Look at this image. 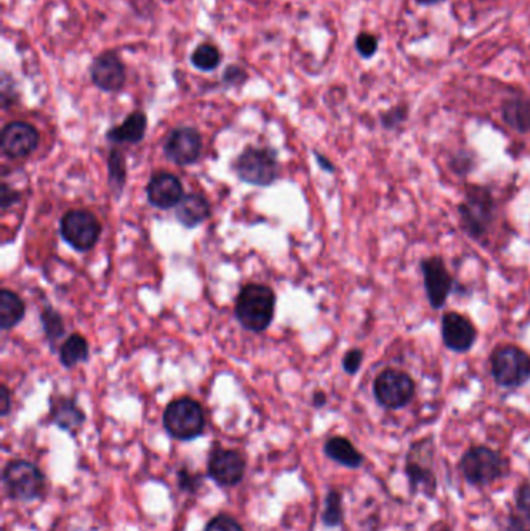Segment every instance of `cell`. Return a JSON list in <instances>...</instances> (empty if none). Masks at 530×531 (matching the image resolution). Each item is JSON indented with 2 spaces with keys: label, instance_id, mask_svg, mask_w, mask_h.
Listing matches in <instances>:
<instances>
[{
  "label": "cell",
  "instance_id": "obj_1",
  "mask_svg": "<svg viewBox=\"0 0 530 531\" xmlns=\"http://www.w3.org/2000/svg\"><path fill=\"white\" fill-rule=\"evenodd\" d=\"M457 212L462 230L474 241H479L486 237L494 223L496 200L493 198L490 188L468 185L463 193V200L457 207Z\"/></svg>",
  "mask_w": 530,
  "mask_h": 531
},
{
  "label": "cell",
  "instance_id": "obj_2",
  "mask_svg": "<svg viewBox=\"0 0 530 531\" xmlns=\"http://www.w3.org/2000/svg\"><path fill=\"white\" fill-rule=\"evenodd\" d=\"M459 469L471 487H488L510 472V460L488 446H471L463 452Z\"/></svg>",
  "mask_w": 530,
  "mask_h": 531
},
{
  "label": "cell",
  "instance_id": "obj_3",
  "mask_svg": "<svg viewBox=\"0 0 530 531\" xmlns=\"http://www.w3.org/2000/svg\"><path fill=\"white\" fill-rule=\"evenodd\" d=\"M274 311V291L265 285L249 283L238 295L235 316L238 322L249 332H265L273 324Z\"/></svg>",
  "mask_w": 530,
  "mask_h": 531
},
{
  "label": "cell",
  "instance_id": "obj_4",
  "mask_svg": "<svg viewBox=\"0 0 530 531\" xmlns=\"http://www.w3.org/2000/svg\"><path fill=\"white\" fill-rule=\"evenodd\" d=\"M436 446L432 437L422 438L411 444L405 458V474L412 494H423L432 499L437 493V475L434 469Z\"/></svg>",
  "mask_w": 530,
  "mask_h": 531
},
{
  "label": "cell",
  "instance_id": "obj_5",
  "mask_svg": "<svg viewBox=\"0 0 530 531\" xmlns=\"http://www.w3.org/2000/svg\"><path fill=\"white\" fill-rule=\"evenodd\" d=\"M490 370L499 387H521L530 381V355L517 345H498L490 355Z\"/></svg>",
  "mask_w": 530,
  "mask_h": 531
},
{
  "label": "cell",
  "instance_id": "obj_6",
  "mask_svg": "<svg viewBox=\"0 0 530 531\" xmlns=\"http://www.w3.org/2000/svg\"><path fill=\"white\" fill-rule=\"evenodd\" d=\"M163 427L170 437L190 441L201 437L206 427L204 410L198 401L179 398L171 401L163 412Z\"/></svg>",
  "mask_w": 530,
  "mask_h": 531
},
{
  "label": "cell",
  "instance_id": "obj_7",
  "mask_svg": "<svg viewBox=\"0 0 530 531\" xmlns=\"http://www.w3.org/2000/svg\"><path fill=\"white\" fill-rule=\"evenodd\" d=\"M2 481L8 497L20 502H32L44 494L45 475L28 460H12L2 472Z\"/></svg>",
  "mask_w": 530,
  "mask_h": 531
},
{
  "label": "cell",
  "instance_id": "obj_8",
  "mask_svg": "<svg viewBox=\"0 0 530 531\" xmlns=\"http://www.w3.org/2000/svg\"><path fill=\"white\" fill-rule=\"evenodd\" d=\"M233 169L238 177L246 184L266 187L279 176L277 152L271 148L248 146L233 162Z\"/></svg>",
  "mask_w": 530,
  "mask_h": 531
},
{
  "label": "cell",
  "instance_id": "obj_9",
  "mask_svg": "<svg viewBox=\"0 0 530 531\" xmlns=\"http://www.w3.org/2000/svg\"><path fill=\"white\" fill-rule=\"evenodd\" d=\"M374 396L376 402L389 410L407 406L415 396V382L406 371L386 369L375 378Z\"/></svg>",
  "mask_w": 530,
  "mask_h": 531
},
{
  "label": "cell",
  "instance_id": "obj_10",
  "mask_svg": "<svg viewBox=\"0 0 530 531\" xmlns=\"http://www.w3.org/2000/svg\"><path fill=\"white\" fill-rule=\"evenodd\" d=\"M59 231L64 241L78 252L94 249L100 238L101 225L94 213L88 210H70L61 218Z\"/></svg>",
  "mask_w": 530,
  "mask_h": 531
},
{
  "label": "cell",
  "instance_id": "obj_11",
  "mask_svg": "<svg viewBox=\"0 0 530 531\" xmlns=\"http://www.w3.org/2000/svg\"><path fill=\"white\" fill-rule=\"evenodd\" d=\"M423 274L424 291L432 309H442L455 288V280L449 274L442 256H426L420 262Z\"/></svg>",
  "mask_w": 530,
  "mask_h": 531
},
{
  "label": "cell",
  "instance_id": "obj_12",
  "mask_svg": "<svg viewBox=\"0 0 530 531\" xmlns=\"http://www.w3.org/2000/svg\"><path fill=\"white\" fill-rule=\"evenodd\" d=\"M246 460L232 449L217 448L210 452L207 462V474L219 487H237L244 479Z\"/></svg>",
  "mask_w": 530,
  "mask_h": 531
},
{
  "label": "cell",
  "instance_id": "obj_13",
  "mask_svg": "<svg viewBox=\"0 0 530 531\" xmlns=\"http://www.w3.org/2000/svg\"><path fill=\"white\" fill-rule=\"evenodd\" d=\"M89 74L95 86L107 94L120 92L125 86V64L115 51H107L97 55L91 64Z\"/></svg>",
  "mask_w": 530,
  "mask_h": 531
},
{
  "label": "cell",
  "instance_id": "obj_14",
  "mask_svg": "<svg viewBox=\"0 0 530 531\" xmlns=\"http://www.w3.org/2000/svg\"><path fill=\"white\" fill-rule=\"evenodd\" d=\"M201 150H202V137L200 132L187 126L176 128L170 132L163 144L165 156L169 157V160L181 167L196 162L200 159Z\"/></svg>",
  "mask_w": 530,
  "mask_h": 531
},
{
  "label": "cell",
  "instance_id": "obj_15",
  "mask_svg": "<svg viewBox=\"0 0 530 531\" xmlns=\"http://www.w3.org/2000/svg\"><path fill=\"white\" fill-rule=\"evenodd\" d=\"M442 340L448 350L468 353L478 340V330L467 316L448 311L442 317Z\"/></svg>",
  "mask_w": 530,
  "mask_h": 531
},
{
  "label": "cell",
  "instance_id": "obj_16",
  "mask_svg": "<svg viewBox=\"0 0 530 531\" xmlns=\"http://www.w3.org/2000/svg\"><path fill=\"white\" fill-rule=\"evenodd\" d=\"M38 144V129L26 121H12L2 131V152L10 159L28 157Z\"/></svg>",
  "mask_w": 530,
  "mask_h": 531
},
{
  "label": "cell",
  "instance_id": "obj_17",
  "mask_svg": "<svg viewBox=\"0 0 530 531\" xmlns=\"http://www.w3.org/2000/svg\"><path fill=\"white\" fill-rule=\"evenodd\" d=\"M146 198L151 206L162 210L178 207L184 198L182 182L171 173L161 171L151 177L146 185Z\"/></svg>",
  "mask_w": 530,
  "mask_h": 531
},
{
  "label": "cell",
  "instance_id": "obj_18",
  "mask_svg": "<svg viewBox=\"0 0 530 531\" xmlns=\"http://www.w3.org/2000/svg\"><path fill=\"white\" fill-rule=\"evenodd\" d=\"M210 216V204L201 193H188L176 207V218L187 229H194Z\"/></svg>",
  "mask_w": 530,
  "mask_h": 531
},
{
  "label": "cell",
  "instance_id": "obj_19",
  "mask_svg": "<svg viewBox=\"0 0 530 531\" xmlns=\"http://www.w3.org/2000/svg\"><path fill=\"white\" fill-rule=\"evenodd\" d=\"M148 128V119L142 111H134L123 123L114 126L107 131V138L113 144H140Z\"/></svg>",
  "mask_w": 530,
  "mask_h": 531
},
{
  "label": "cell",
  "instance_id": "obj_20",
  "mask_svg": "<svg viewBox=\"0 0 530 531\" xmlns=\"http://www.w3.org/2000/svg\"><path fill=\"white\" fill-rule=\"evenodd\" d=\"M505 125L519 134L530 132V97L518 95L502 103L501 107Z\"/></svg>",
  "mask_w": 530,
  "mask_h": 531
},
{
  "label": "cell",
  "instance_id": "obj_21",
  "mask_svg": "<svg viewBox=\"0 0 530 531\" xmlns=\"http://www.w3.org/2000/svg\"><path fill=\"white\" fill-rule=\"evenodd\" d=\"M324 452L330 460L336 462L344 468H361L362 463H364V456L356 449L355 444L352 443L349 438L331 437L324 444Z\"/></svg>",
  "mask_w": 530,
  "mask_h": 531
},
{
  "label": "cell",
  "instance_id": "obj_22",
  "mask_svg": "<svg viewBox=\"0 0 530 531\" xmlns=\"http://www.w3.org/2000/svg\"><path fill=\"white\" fill-rule=\"evenodd\" d=\"M51 423L63 429V431L75 432L84 425L86 415L82 409L78 407L75 401L63 400L57 401L51 404Z\"/></svg>",
  "mask_w": 530,
  "mask_h": 531
},
{
  "label": "cell",
  "instance_id": "obj_23",
  "mask_svg": "<svg viewBox=\"0 0 530 531\" xmlns=\"http://www.w3.org/2000/svg\"><path fill=\"white\" fill-rule=\"evenodd\" d=\"M26 316V303L20 295L10 291L2 289L0 291V328L2 330H12L24 319Z\"/></svg>",
  "mask_w": 530,
  "mask_h": 531
},
{
  "label": "cell",
  "instance_id": "obj_24",
  "mask_svg": "<svg viewBox=\"0 0 530 531\" xmlns=\"http://www.w3.org/2000/svg\"><path fill=\"white\" fill-rule=\"evenodd\" d=\"M89 359V344L82 334H72L59 350V361L66 369L75 367L76 363H86Z\"/></svg>",
  "mask_w": 530,
  "mask_h": 531
},
{
  "label": "cell",
  "instance_id": "obj_25",
  "mask_svg": "<svg viewBox=\"0 0 530 531\" xmlns=\"http://www.w3.org/2000/svg\"><path fill=\"white\" fill-rule=\"evenodd\" d=\"M190 61L194 64V69L201 72H213L219 67L221 64V53L218 49L212 44H201L194 49Z\"/></svg>",
  "mask_w": 530,
  "mask_h": 531
},
{
  "label": "cell",
  "instance_id": "obj_26",
  "mask_svg": "<svg viewBox=\"0 0 530 531\" xmlns=\"http://www.w3.org/2000/svg\"><path fill=\"white\" fill-rule=\"evenodd\" d=\"M344 522L343 496L336 489H331L325 496L322 524L328 528H335Z\"/></svg>",
  "mask_w": 530,
  "mask_h": 531
},
{
  "label": "cell",
  "instance_id": "obj_27",
  "mask_svg": "<svg viewBox=\"0 0 530 531\" xmlns=\"http://www.w3.org/2000/svg\"><path fill=\"white\" fill-rule=\"evenodd\" d=\"M109 184L114 190V193L120 194L125 187L126 182V162L125 157L119 150L111 151L109 154Z\"/></svg>",
  "mask_w": 530,
  "mask_h": 531
},
{
  "label": "cell",
  "instance_id": "obj_28",
  "mask_svg": "<svg viewBox=\"0 0 530 531\" xmlns=\"http://www.w3.org/2000/svg\"><path fill=\"white\" fill-rule=\"evenodd\" d=\"M41 322L44 326L45 336L49 338L51 344H55L57 340L63 338L64 320L61 314L55 311L53 308H44V311L41 313Z\"/></svg>",
  "mask_w": 530,
  "mask_h": 531
},
{
  "label": "cell",
  "instance_id": "obj_29",
  "mask_svg": "<svg viewBox=\"0 0 530 531\" xmlns=\"http://www.w3.org/2000/svg\"><path fill=\"white\" fill-rule=\"evenodd\" d=\"M407 113H409V111H407L406 105L391 107L386 113H381V125H383V128H386L387 131H393V129H397L405 123L407 120Z\"/></svg>",
  "mask_w": 530,
  "mask_h": 531
},
{
  "label": "cell",
  "instance_id": "obj_30",
  "mask_svg": "<svg viewBox=\"0 0 530 531\" xmlns=\"http://www.w3.org/2000/svg\"><path fill=\"white\" fill-rule=\"evenodd\" d=\"M355 49L360 53V57L370 59L378 51V38L372 33H360L355 39Z\"/></svg>",
  "mask_w": 530,
  "mask_h": 531
},
{
  "label": "cell",
  "instance_id": "obj_31",
  "mask_svg": "<svg viewBox=\"0 0 530 531\" xmlns=\"http://www.w3.org/2000/svg\"><path fill=\"white\" fill-rule=\"evenodd\" d=\"M515 505L517 514L530 524V481L526 480L515 491Z\"/></svg>",
  "mask_w": 530,
  "mask_h": 531
},
{
  "label": "cell",
  "instance_id": "obj_32",
  "mask_svg": "<svg viewBox=\"0 0 530 531\" xmlns=\"http://www.w3.org/2000/svg\"><path fill=\"white\" fill-rule=\"evenodd\" d=\"M204 531H244V528L237 519L227 514H218L209 520Z\"/></svg>",
  "mask_w": 530,
  "mask_h": 531
},
{
  "label": "cell",
  "instance_id": "obj_33",
  "mask_svg": "<svg viewBox=\"0 0 530 531\" xmlns=\"http://www.w3.org/2000/svg\"><path fill=\"white\" fill-rule=\"evenodd\" d=\"M474 163H476V160H474L473 154L462 151V152H457L453 156L449 167L455 171V175L465 176L473 171Z\"/></svg>",
  "mask_w": 530,
  "mask_h": 531
},
{
  "label": "cell",
  "instance_id": "obj_34",
  "mask_svg": "<svg viewBox=\"0 0 530 531\" xmlns=\"http://www.w3.org/2000/svg\"><path fill=\"white\" fill-rule=\"evenodd\" d=\"M364 353L360 348H352L343 357V369L347 375H356L361 369Z\"/></svg>",
  "mask_w": 530,
  "mask_h": 531
},
{
  "label": "cell",
  "instance_id": "obj_35",
  "mask_svg": "<svg viewBox=\"0 0 530 531\" xmlns=\"http://www.w3.org/2000/svg\"><path fill=\"white\" fill-rule=\"evenodd\" d=\"M246 80H248V74L241 67H238V66H229L225 70V75H223V82L227 84V86H240Z\"/></svg>",
  "mask_w": 530,
  "mask_h": 531
},
{
  "label": "cell",
  "instance_id": "obj_36",
  "mask_svg": "<svg viewBox=\"0 0 530 531\" xmlns=\"http://www.w3.org/2000/svg\"><path fill=\"white\" fill-rule=\"evenodd\" d=\"M178 479H179V487H181L184 491H187V493H194V491L198 489V487H200L201 479H198L196 475L190 474L186 469L179 471Z\"/></svg>",
  "mask_w": 530,
  "mask_h": 531
},
{
  "label": "cell",
  "instance_id": "obj_37",
  "mask_svg": "<svg viewBox=\"0 0 530 531\" xmlns=\"http://www.w3.org/2000/svg\"><path fill=\"white\" fill-rule=\"evenodd\" d=\"M501 531H530V524L523 518H519L517 512H511L510 516L505 519L504 527Z\"/></svg>",
  "mask_w": 530,
  "mask_h": 531
},
{
  "label": "cell",
  "instance_id": "obj_38",
  "mask_svg": "<svg viewBox=\"0 0 530 531\" xmlns=\"http://www.w3.org/2000/svg\"><path fill=\"white\" fill-rule=\"evenodd\" d=\"M20 199V191H16L10 187L8 184H2V191H0V204L2 208L7 210L8 207L14 206Z\"/></svg>",
  "mask_w": 530,
  "mask_h": 531
},
{
  "label": "cell",
  "instance_id": "obj_39",
  "mask_svg": "<svg viewBox=\"0 0 530 531\" xmlns=\"http://www.w3.org/2000/svg\"><path fill=\"white\" fill-rule=\"evenodd\" d=\"M12 409V396H10V390L7 386H4L0 390V413L2 417H7Z\"/></svg>",
  "mask_w": 530,
  "mask_h": 531
},
{
  "label": "cell",
  "instance_id": "obj_40",
  "mask_svg": "<svg viewBox=\"0 0 530 531\" xmlns=\"http://www.w3.org/2000/svg\"><path fill=\"white\" fill-rule=\"evenodd\" d=\"M316 160H318L319 167L325 169V171H328V173H333V171H335V165H333L327 157L322 156V154L316 152Z\"/></svg>",
  "mask_w": 530,
  "mask_h": 531
},
{
  "label": "cell",
  "instance_id": "obj_41",
  "mask_svg": "<svg viewBox=\"0 0 530 531\" xmlns=\"http://www.w3.org/2000/svg\"><path fill=\"white\" fill-rule=\"evenodd\" d=\"M327 404V394L324 392H316L312 394V406L324 407Z\"/></svg>",
  "mask_w": 530,
  "mask_h": 531
},
{
  "label": "cell",
  "instance_id": "obj_42",
  "mask_svg": "<svg viewBox=\"0 0 530 531\" xmlns=\"http://www.w3.org/2000/svg\"><path fill=\"white\" fill-rule=\"evenodd\" d=\"M442 2H445V0H415V4L420 7H434V5H439Z\"/></svg>",
  "mask_w": 530,
  "mask_h": 531
},
{
  "label": "cell",
  "instance_id": "obj_43",
  "mask_svg": "<svg viewBox=\"0 0 530 531\" xmlns=\"http://www.w3.org/2000/svg\"><path fill=\"white\" fill-rule=\"evenodd\" d=\"M431 531H451V530H449L448 525L437 524L436 527H434V528H432V530H431Z\"/></svg>",
  "mask_w": 530,
  "mask_h": 531
}]
</instances>
